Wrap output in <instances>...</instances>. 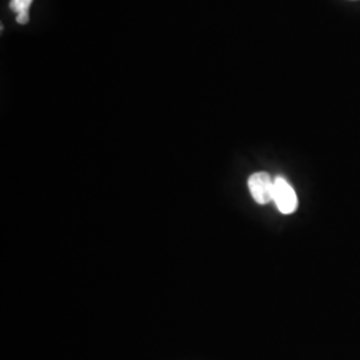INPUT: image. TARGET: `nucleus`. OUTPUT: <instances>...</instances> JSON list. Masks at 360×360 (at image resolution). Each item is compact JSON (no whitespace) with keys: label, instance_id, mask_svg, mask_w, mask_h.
Segmentation results:
<instances>
[{"label":"nucleus","instance_id":"2","mask_svg":"<svg viewBox=\"0 0 360 360\" xmlns=\"http://www.w3.org/2000/svg\"><path fill=\"white\" fill-rule=\"evenodd\" d=\"M274 186L275 180L267 172H257L248 179L250 193L259 205H267L274 200Z\"/></svg>","mask_w":360,"mask_h":360},{"label":"nucleus","instance_id":"3","mask_svg":"<svg viewBox=\"0 0 360 360\" xmlns=\"http://www.w3.org/2000/svg\"><path fill=\"white\" fill-rule=\"evenodd\" d=\"M32 1L34 0H11L10 8L16 13V22L19 25L28 23V19H30L28 10H30V6Z\"/></svg>","mask_w":360,"mask_h":360},{"label":"nucleus","instance_id":"1","mask_svg":"<svg viewBox=\"0 0 360 360\" xmlns=\"http://www.w3.org/2000/svg\"><path fill=\"white\" fill-rule=\"evenodd\" d=\"M274 180H275L274 202L278 207V210L284 215H290L295 212L297 208V196H296L295 190L282 176H278Z\"/></svg>","mask_w":360,"mask_h":360}]
</instances>
